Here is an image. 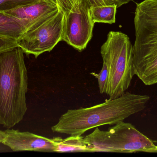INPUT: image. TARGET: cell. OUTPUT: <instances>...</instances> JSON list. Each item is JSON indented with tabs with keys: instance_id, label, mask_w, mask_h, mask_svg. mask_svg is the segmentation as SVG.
Returning <instances> with one entry per match:
<instances>
[{
	"instance_id": "15",
	"label": "cell",
	"mask_w": 157,
	"mask_h": 157,
	"mask_svg": "<svg viewBox=\"0 0 157 157\" xmlns=\"http://www.w3.org/2000/svg\"><path fill=\"white\" fill-rule=\"evenodd\" d=\"M60 8L66 14L75 11L78 8L79 0H57Z\"/></svg>"
},
{
	"instance_id": "2",
	"label": "cell",
	"mask_w": 157,
	"mask_h": 157,
	"mask_svg": "<svg viewBox=\"0 0 157 157\" xmlns=\"http://www.w3.org/2000/svg\"><path fill=\"white\" fill-rule=\"evenodd\" d=\"M24 53L19 47L0 53V124L7 129L21 122L27 111Z\"/></svg>"
},
{
	"instance_id": "19",
	"label": "cell",
	"mask_w": 157,
	"mask_h": 157,
	"mask_svg": "<svg viewBox=\"0 0 157 157\" xmlns=\"http://www.w3.org/2000/svg\"><path fill=\"white\" fill-rule=\"evenodd\" d=\"M6 137V134L4 131L0 130V143H2Z\"/></svg>"
},
{
	"instance_id": "8",
	"label": "cell",
	"mask_w": 157,
	"mask_h": 157,
	"mask_svg": "<svg viewBox=\"0 0 157 157\" xmlns=\"http://www.w3.org/2000/svg\"><path fill=\"white\" fill-rule=\"evenodd\" d=\"M4 131L6 137L2 143L12 151L55 153L56 146L52 138L13 129H8Z\"/></svg>"
},
{
	"instance_id": "14",
	"label": "cell",
	"mask_w": 157,
	"mask_h": 157,
	"mask_svg": "<svg viewBox=\"0 0 157 157\" xmlns=\"http://www.w3.org/2000/svg\"><path fill=\"white\" fill-rule=\"evenodd\" d=\"M40 0H0V12L12 10L21 6L25 5Z\"/></svg>"
},
{
	"instance_id": "17",
	"label": "cell",
	"mask_w": 157,
	"mask_h": 157,
	"mask_svg": "<svg viewBox=\"0 0 157 157\" xmlns=\"http://www.w3.org/2000/svg\"><path fill=\"white\" fill-rule=\"evenodd\" d=\"M90 7L115 4L112 0H87Z\"/></svg>"
},
{
	"instance_id": "10",
	"label": "cell",
	"mask_w": 157,
	"mask_h": 157,
	"mask_svg": "<svg viewBox=\"0 0 157 157\" xmlns=\"http://www.w3.org/2000/svg\"><path fill=\"white\" fill-rule=\"evenodd\" d=\"M27 30V25L25 21L0 12V37L16 40Z\"/></svg>"
},
{
	"instance_id": "18",
	"label": "cell",
	"mask_w": 157,
	"mask_h": 157,
	"mask_svg": "<svg viewBox=\"0 0 157 157\" xmlns=\"http://www.w3.org/2000/svg\"><path fill=\"white\" fill-rule=\"evenodd\" d=\"M113 2L117 6V7H121V6L128 3L132 0H112Z\"/></svg>"
},
{
	"instance_id": "9",
	"label": "cell",
	"mask_w": 157,
	"mask_h": 157,
	"mask_svg": "<svg viewBox=\"0 0 157 157\" xmlns=\"http://www.w3.org/2000/svg\"><path fill=\"white\" fill-rule=\"evenodd\" d=\"M60 9L59 6L57 4L49 0H40L4 13L25 21L27 25L29 30L48 18L57 14Z\"/></svg>"
},
{
	"instance_id": "11",
	"label": "cell",
	"mask_w": 157,
	"mask_h": 157,
	"mask_svg": "<svg viewBox=\"0 0 157 157\" xmlns=\"http://www.w3.org/2000/svg\"><path fill=\"white\" fill-rule=\"evenodd\" d=\"M52 139L56 146L55 153L88 152L82 135H71L64 139L55 137Z\"/></svg>"
},
{
	"instance_id": "1",
	"label": "cell",
	"mask_w": 157,
	"mask_h": 157,
	"mask_svg": "<svg viewBox=\"0 0 157 157\" xmlns=\"http://www.w3.org/2000/svg\"><path fill=\"white\" fill-rule=\"evenodd\" d=\"M149 96L126 92L122 96L107 100L86 108L69 109L51 128L53 132L82 135L89 130L105 125H114L144 110Z\"/></svg>"
},
{
	"instance_id": "12",
	"label": "cell",
	"mask_w": 157,
	"mask_h": 157,
	"mask_svg": "<svg viewBox=\"0 0 157 157\" xmlns=\"http://www.w3.org/2000/svg\"><path fill=\"white\" fill-rule=\"evenodd\" d=\"M117 8L116 4L108 5L90 7V11L94 23L112 24L116 21Z\"/></svg>"
},
{
	"instance_id": "6",
	"label": "cell",
	"mask_w": 157,
	"mask_h": 157,
	"mask_svg": "<svg viewBox=\"0 0 157 157\" xmlns=\"http://www.w3.org/2000/svg\"><path fill=\"white\" fill-rule=\"evenodd\" d=\"M65 14L61 9L58 13L24 32L16 43L27 56L37 58L50 52L62 41L64 30Z\"/></svg>"
},
{
	"instance_id": "20",
	"label": "cell",
	"mask_w": 157,
	"mask_h": 157,
	"mask_svg": "<svg viewBox=\"0 0 157 157\" xmlns=\"http://www.w3.org/2000/svg\"><path fill=\"white\" fill-rule=\"evenodd\" d=\"M49 1H51V2H52L54 3L57 4H58V3H57V0H49Z\"/></svg>"
},
{
	"instance_id": "13",
	"label": "cell",
	"mask_w": 157,
	"mask_h": 157,
	"mask_svg": "<svg viewBox=\"0 0 157 157\" xmlns=\"http://www.w3.org/2000/svg\"><path fill=\"white\" fill-rule=\"evenodd\" d=\"M91 74L98 79L99 89L101 94H105L107 90L109 76V69L107 65L105 63L103 62L102 69L100 73L98 74L92 73Z\"/></svg>"
},
{
	"instance_id": "3",
	"label": "cell",
	"mask_w": 157,
	"mask_h": 157,
	"mask_svg": "<svg viewBox=\"0 0 157 157\" xmlns=\"http://www.w3.org/2000/svg\"><path fill=\"white\" fill-rule=\"evenodd\" d=\"M133 45L135 75L146 85L157 84V0L137 3Z\"/></svg>"
},
{
	"instance_id": "16",
	"label": "cell",
	"mask_w": 157,
	"mask_h": 157,
	"mask_svg": "<svg viewBox=\"0 0 157 157\" xmlns=\"http://www.w3.org/2000/svg\"><path fill=\"white\" fill-rule=\"evenodd\" d=\"M17 47L16 40L0 37V53Z\"/></svg>"
},
{
	"instance_id": "7",
	"label": "cell",
	"mask_w": 157,
	"mask_h": 157,
	"mask_svg": "<svg viewBox=\"0 0 157 157\" xmlns=\"http://www.w3.org/2000/svg\"><path fill=\"white\" fill-rule=\"evenodd\" d=\"M87 0H79L75 11L65 14L64 30L62 41L79 52L84 50L92 37L94 22Z\"/></svg>"
},
{
	"instance_id": "5",
	"label": "cell",
	"mask_w": 157,
	"mask_h": 157,
	"mask_svg": "<svg viewBox=\"0 0 157 157\" xmlns=\"http://www.w3.org/2000/svg\"><path fill=\"white\" fill-rule=\"evenodd\" d=\"M88 152L157 153L154 141L139 131L132 124L119 122L107 131L98 127L84 137Z\"/></svg>"
},
{
	"instance_id": "4",
	"label": "cell",
	"mask_w": 157,
	"mask_h": 157,
	"mask_svg": "<svg viewBox=\"0 0 157 157\" xmlns=\"http://www.w3.org/2000/svg\"><path fill=\"white\" fill-rule=\"evenodd\" d=\"M103 62L109 69L106 93L110 99L122 96L129 88L135 75L133 45L129 37L119 31L109 32L101 48Z\"/></svg>"
}]
</instances>
